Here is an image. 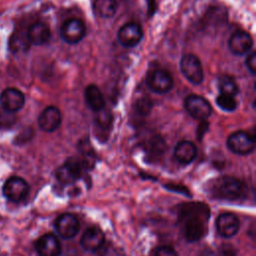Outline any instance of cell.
<instances>
[{"mask_svg":"<svg viewBox=\"0 0 256 256\" xmlns=\"http://www.w3.org/2000/svg\"><path fill=\"white\" fill-rule=\"evenodd\" d=\"M209 208L204 203H185L179 210V223L184 237L190 241L201 239L207 232Z\"/></svg>","mask_w":256,"mask_h":256,"instance_id":"cell-1","label":"cell"},{"mask_svg":"<svg viewBox=\"0 0 256 256\" xmlns=\"http://www.w3.org/2000/svg\"><path fill=\"white\" fill-rule=\"evenodd\" d=\"M210 193L213 197L221 200H239L245 195V184L232 176H222L215 179L210 185Z\"/></svg>","mask_w":256,"mask_h":256,"instance_id":"cell-2","label":"cell"},{"mask_svg":"<svg viewBox=\"0 0 256 256\" xmlns=\"http://www.w3.org/2000/svg\"><path fill=\"white\" fill-rule=\"evenodd\" d=\"M180 70L183 76L192 84H200L203 81V68L200 60L194 54H184L180 60Z\"/></svg>","mask_w":256,"mask_h":256,"instance_id":"cell-3","label":"cell"},{"mask_svg":"<svg viewBox=\"0 0 256 256\" xmlns=\"http://www.w3.org/2000/svg\"><path fill=\"white\" fill-rule=\"evenodd\" d=\"M83 162L77 158H68L56 170V178L63 184H71L78 180L84 169Z\"/></svg>","mask_w":256,"mask_h":256,"instance_id":"cell-4","label":"cell"},{"mask_svg":"<svg viewBox=\"0 0 256 256\" xmlns=\"http://www.w3.org/2000/svg\"><path fill=\"white\" fill-rule=\"evenodd\" d=\"M29 192L28 183L21 177L12 176L3 185V195L12 202L24 200Z\"/></svg>","mask_w":256,"mask_h":256,"instance_id":"cell-5","label":"cell"},{"mask_svg":"<svg viewBox=\"0 0 256 256\" xmlns=\"http://www.w3.org/2000/svg\"><path fill=\"white\" fill-rule=\"evenodd\" d=\"M227 146L235 154L247 155L254 150V137L244 131H237L228 137Z\"/></svg>","mask_w":256,"mask_h":256,"instance_id":"cell-6","label":"cell"},{"mask_svg":"<svg viewBox=\"0 0 256 256\" xmlns=\"http://www.w3.org/2000/svg\"><path fill=\"white\" fill-rule=\"evenodd\" d=\"M147 86L151 91L157 94L169 92L173 87V78L171 74L164 69H155L147 77Z\"/></svg>","mask_w":256,"mask_h":256,"instance_id":"cell-7","label":"cell"},{"mask_svg":"<svg viewBox=\"0 0 256 256\" xmlns=\"http://www.w3.org/2000/svg\"><path fill=\"white\" fill-rule=\"evenodd\" d=\"M184 107L193 118L198 120L207 119L212 112L210 103L202 96L195 94L186 97L184 101Z\"/></svg>","mask_w":256,"mask_h":256,"instance_id":"cell-8","label":"cell"},{"mask_svg":"<svg viewBox=\"0 0 256 256\" xmlns=\"http://www.w3.org/2000/svg\"><path fill=\"white\" fill-rule=\"evenodd\" d=\"M61 37L68 44L79 43L86 35V27L83 21L77 18L66 20L61 27Z\"/></svg>","mask_w":256,"mask_h":256,"instance_id":"cell-9","label":"cell"},{"mask_svg":"<svg viewBox=\"0 0 256 256\" xmlns=\"http://www.w3.org/2000/svg\"><path fill=\"white\" fill-rule=\"evenodd\" d=\"M142 37H143L142 27L136 22H129L124 24L119 29L117 34L119 43L126 48H131L138 45Z\"/></svg>","mask_w":256,"mask_h":256,"instance_id":"cell-10","label":"cell"},{"mask_svg":"<svg viewBox=\"0 0 256 256\" xmlns=\"http://www.w3.org/2000/svg\"><path fill=\"white\" fill-rule=\"evenodd\" d=\"M55 229L59 236L64 239H70L78 233L79 221L75 215L71 213H64L56 219Z\"/></svg>","mask_w":256,"mask_h":256,"instance_id":"cell-11","label":"cell"},{"mask_svg":"<svg viewBox=\"0 0 256 256\" xmlns=\"http://www.w3.org/2000/svg\"><path fill=\"white\" fill-rule=\"evenodd\" d=\"M24 103L23 93L16 88H7L0 95V105L6 112H16L23 107Z\"/></svg>","mask_w":256,"mask_h":256,"instance_id":"cell-12","label":"cell"},{"mask_svg":"<svg viewBox=\"0 0 256 256\" xmlns=\"http://www.w3.org/2000/svg\"><path fill=\"white\" fill-rule=\"evenodd\" d=\"M253 46V39L245 31H236L234 32L228 41L229 50L238 56H242L247 54Z\"/></svg>","mask_w":256,"mask_h":256,"instance_id":"cell-13","label":"cell"},{"mask_svg":"<svg viewBox=\"0 0 256 256\" xmlns=\"http://www.w3.org/2000/svg\"><path fill=\"white\" fill-rule=\"evenodd\" d=\"M35 250L39 256H59L61 245L54 234L47 233L35 242Z\"/></svg>","mask_w":256,"mask_h":256,"instance_id":"cell-14","label":"cell"},{"mask_svg":"<svg viewBox=\"0 0 256 256\" xmlns=\"http://www.w3.org/2000/svg\"><path fill=\"white\" fill-rule=\"evenodd\" d=\"M216 229L224 238L233 237L239 230V219L233 213H222L216 220Z\"/></svg>","mask_w":256,"mask_h":256,"instance_id":"cell-15","label":"cell"},{"mask_svg":"<svg viewBox=\"0 0 256 256\" xmlns=\"http://www.w3.org/2000/svg\"><path fill=\"white\" fill-rule=\"evenodd\" d=\"M61 123V113L57 107L49 106L45 108L38 118V124L41 130L45 132L55 131Z\"/></svg>","mask_w":256,"mask_h":256,"instance_id":"cell-16","label":"cell"},{"mask_svg":"<svg viewBox=\"0 0 256 256\" xmlns=\"http://www.w3.org/2000/svg\"><path fill=\"white\" fill-rule=\"evenodd\" d=\"M104 240L105 236L101 229L97 227H90L83 233L80 244L85 251L94 252L103 245Z\"/></svg>","mask_w":256,"mask_h":256,"instance_id":"cell-17","label":"cell"},{"mask_svg":"<svg viewBox=\"0 0 256 256\" xmlns=\"http://www.w3.org/2000/svg\"><path fill=\"white\" fill-rule=\"evenodd\" d=\"M50 29L43 22L33 23L27 31V36L31 44L43 45L50 39Z\"/></svg>","mask_w":256,"mask_h":256,"instance_id":"cell-18","label":"cell"},{"mask_svg":"<svg viewBox=\"0 0 256 256\" xmlns=\"http://www.w3.org/2000/svg\"><path fill=\"white\" fill-rule=\"evenodd\" d=\"M197 155L196 146L190 141H181L179 142L174 149V156L176 160L181 164L191 163Z\"/></svg>","mask_w":256,"mask_h":256,"instance_id":"cell-19","label":"cell"},{"mask_svg":"<svg viewBox=\"0 0 256 256\" xmlns=\"http://www.w3.org/2000/svg\"><path fill=\"white\" fill-rule=\"evenodd\" d=\"M84 97L88 107L95 112L103 109L105 106L103 95L100 89L94 84H90L86 87L84 92Z\"/></svg>","mask_w":256,"mask_h":256,"instance_id":"cell-20","label":"cell"},{"mask_svg":"<svg viewBox=\"0 0 256 256\" xmlns=\"http://www.w3.org/2000/svg\"><path fill=\"white\" fill-rule=\"evenodd\" d=\"M93 9L98 17L111 18L117 11V3L115 0H94Z\"/></svg>","mask_w":256,"mask_h":256,"instance_id":"cell-21","label":"cell"},{"mask_svg":"<svg viewBox=\"0 0 256 256\" xmlns=\"http://www.w3.org/2000/svg\"><path fill=\"white\" fill-rule=\"evenodd\" d=\"M30 41L27 36V32H15L9 40V48L13 52H23L29 49Z\"/></svg>","mask_w":256,"mask_h":256,"instance_id":"cell-22","label":"cell"},{"mask_svg":"<svg viewBox=\"0 0 256 256\" xmlns=\"http://www.w3.org/2000/svg\"><path fill=\"white\" fill-rule=\"evenodd\" d=\"M217 85H218V89L220 91V94L235 96L239 92L237 83L229 75H221L218 78Z\"/></svg>","mask_w":256,"mask_h":256,"instance_id":"cell-23","label":"cell"},{"mask_svg":"<svg viewBox=\"0 0 256 256\" xmlns=\"http://www.w3.org/2000/svg\"><path fill=\"white\" fill-rule=\"evenodd\" d=\"M164 150H165V143L161 137L156 136L150 139L147 145V152L151 157L154 158V157L160 156Z\"/></svg>","mask_w":256,"mask_h":256,"instance_id":"cell-24","label":"cell"},{"mask_svg":"<svg viewBox=\"0 0 256 256\" xmlns=\"http://www.w3.org/2000/svg\"><path fill=\"white\" fill-rule=\"evenodd\" d=\"M217 105L224 111H234L237 107V101L235 100L234 96L219 94L216 98Z\"/></svg>","mask_w":256,"mask_h":256,"instance_id":"cell-25","label":"cell"},{"mask_svg":"<svg viewBox=\"0 0 256 256\" xmlns=\"http://www.w3.org/2000/svg\"><path fill=\"white\" fill-rule=\"evenodd\" d=\"M111 114L108 110H105L104 108L96 112V117H95V124L101 129L105 130L110 127L111 124Z\"/></svg>","mask_w":256,"mask_h":256,"instance_id":"cell-26","label":"cell"},{"mask_svg":"<svg viewBox=\"0 0 256 256\" xmlns=\"http://www.w3.org/2000/svg\"><path fill=\"white\" fill-rule=\"evenodd\" d=\"M152 108V103L149 99L147 98H142V99H139L137 101V104H136V109L137 111L142 114V115H146L150 112Z\"/></svg>","mask_w":256,"mask_h":256,"instance_id":"cell-27","label":"cell"},{"mask_svg":"<svg viewBox=\"0 0 256 256\" xmlns=\"http://www.w3.org/2000/svg\"><path fill=\"white\" fill-rule=\"evenodd\" d=\"M154 256H178L176 250L171 246H160L156 249Z\"/></svg>","mask_w":256,"mask_h":256,"instance_id":"cell-28","label":"cell"},{"mask_svg":"<svg viewBox=\"0 0 256 256\" xmlns=\"http://www.w3.org/2000/svg\"><path fill=\"white\" fill-rule=\"evenodd\" d=\"M245 65L251 74L254 75L256 73V53L254 51L248 54L245 60Z\"/></svg>","mask_w":256,"mask_h":256,"instance_id":"cell-29","label":"cell"},{"mask_svg":"<svg viewBox=\"0 0 256 256\" xmlns=\"http://www.w3.org/2000/svg\"><path fill=\"white\" fill-rule=\"evenodd\" d=\"M235 254H236L235 249L230 245H225L221 249L222 256H235Z\"/></svg>","mask_w":256,"mask_h":256,"instance_id":"cell-30","label":"cell"},{"mask_svg":"<svg viewBox=\"0 0 256 256\" xmlns=\"http://www.w3.org/2000/svg\"><path fill=\"white\" fill-rule=\"evenodd\" d=\"M199 256H217V254L212 249L205 248L199 253Z\"/></svg>","mask_w":256,"mask_h":256,"instance_id":"cell-31","label":"cell"},{"mask_svg":"<svg viewBox=\"0 0 256 256\" xmlns=\"http://www.w3.org/2000/svg\"><path fill=\"white\" fill-rule=\"evenodd\" d=\"M147 3H148V7H149V10H150V13L154 11L155 9V0H147Z\"/></svg>","mask_w":256,"mask_h":256,"instance_id":"cell-32","label":"cell"}]
</instances>
